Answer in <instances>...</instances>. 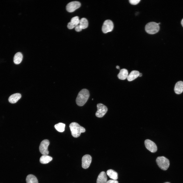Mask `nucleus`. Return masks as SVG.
I'll return each mask as SVG.
<instances>
[{
    "label": "nucleus",
    "mask_w": 183,
    "mask_h": 183,
    "mask_svg": "<svg viewBox=\"0 0 183 183\" xmlns=\"http://www.w3.org/2000/svg\"><path fill=\"white\" fill-rule=\"evenodd\" d=\"M89 96L88 90L85 89H82L79 93L76 100L77 104L79 106L83 105L87 101Z\"/></svg>",
    "instance_id": "nucleus-1"
},
{
    "label": "nucleus",
    "mask_w": 183,
    "mask_h": 183,
    "mask_svg": "<svg viewBox=\"0 0 183 183\" xmlns=\"http://www.w3.org/2000/svg\"><path fill=\"white\" fill-rule=\"evenodd\" d=\"M69 127L72 135L75 138L79 137L81 133L84 132L85 131V128L76 122L71 123Z\"/></svg>",
    "instance_id": "nucleus-2"
},
{
    "label": "nucleus",
    "mask_w": 183,
    "mask_h": 183,
    "mask_svg": "<svg viewBox=\"0 0 183 183\" xmlns=\"http://www.w3.org/2000/svg\"><path fill=\"white\" fill-rule=\"evenodd\" d=\"M160 27L158 23L154 22H151L147 24L145 26L146 32L149 34H153L159 31Z\"/></svg>",
    "instance_id": "nucleus-3"
},
{
    "label": "nucleus",
    "mask_w": 183,
    "mask_h": 183,
    "mask_svg": "<svg viewBox=\"0 0 183 183\" xmlns=\"http://www.w3.org/2000/svg\"><path fill=\"white\" fill-rule=\"evenodd\" d=\"M156 162L159 167L164 170H167L170 165L169 160L164 156L158 157L156 159Z\"/></svg>",
    "instance_id": "nucleus-4"
},
{
    "label": "nucleus",
    "mask_w": 183,
    "mask_h": 183,
    "mask_svg": "<svg viewBox=\"0 0 183 183\" xmlns=\"http://www.w3.org/2000/svg\"><path fill=\"white\" fill-rule=\"evenodd\" d=\"M50 142L48 140H44L41 143L39 147V150L43 155H47L49 154L48 147Z\"/></svg>",
    "instance_id": "nucleus-5"
},
{
    "label": "nucleus",
    "mask_w": 183,
    "mask_h": 183,
    "mask_svg": "<svg viewBox=\"0 0 183 183\" xmlns=\"http://www.w3.org/2000/svg\"><path fill=\"white\" fill-rule=\"evenodd\" d=\"M97 111L96 113V116L99 118L102 117L108 111L106 106L102 103H98L97 105Z\"/></svg>",
    "instance_id": "nucleus-6"
},
{
    "label": "nucleus",
    "mask_w": 183,
    "mask_h": 183,
    "mask_svg": "<svg viewBox=\"0 0 183 183\" xmlns=\"http://www.w3.org/2000/svg\"><path fill=\"white\" fill-rule=\"evenodd\" d=\"M114 27L113 24L111 20H106L103 23L102 27V30L103 33H106L112 31Z\"/></svg>",
    "instance_id": "nucleus-7"
},
{
    "label": "nucleus",
    "mask_w": 183,
    "mask_h": 183,
    "mask_svg": "<svg viewBox=\"0 0 183 183\" xmlns=\"http://www.w3.org/2000/svg\"><path fill=\"white\" fill-rule=\"evenodd\" d=\"M81 6L80 3L77 1L70 2L66 5V9L69 12H72L79 8Z\"/></svg>",
    "instance_id": "nucleus-8"
},
{
    "label": "nucleus",
    "mask_w": 183,
    "mask_h": 183,
    "mask_svg": "<svg viewBox=\"0 0 183 183\" xmlns=\"http://www.w3.org/2000/svg\"><path fill=\"white\" fill-rule=\"evenodd\" d=\"M144 144L146 148L152 152H156L157 148L156 144L152 141L149 139L146 140Z\"/></svg>",
    "instance_id": "nucleus-9"
},
{
    "label": "nucleus",
    "mask_w": 183,
    "mask_h": 183,
    "mask_svg": "<svg viewBox=\"0 0 183 183\" xmlns=\"http://www.w3.org/2000/svg\"><path fill=\"white\" fill-rule=\"evenodd\" d=\"M92 160L91 156L89 155L86 154L82 157V167L84 169L88 168L90 165Z\"/></svg>",
    "instance_id": "nucleus-10"
},
{
    "label": "nucleus",
    "mask_w": 183,
    "mask_h": 183,
    "mask_svg": "<svg viewBox=\"0 0 183 183\" xmlns=\"http://www.w3.org/2000/svg\"><path fill=\"white\" fill-rule=\"evenodd\" d=\"M80 20L78 16H75L72 18L71 21L68 24L67 27L69 29H71L79 24Z\"/></svg>",
    "instance_id": "nucleus-11"
},
{
    "label": "nucleus",
    "mask_w": 183,
    "mask_h": 183,
    "mask_svg": "<svg viewBox=\"0 0 183 183\" xmlns=\"http://www.w3.org/2000/svg\"><path fill=\"white\" fill-rule=\"evenodd\" d=\"M107 177L106 173L102 171L99 174L98 177L97 183H106L107 181Z\"/></svg>",
    "instance_id": "nucleus-12"
},
{
    "label": "nucleus",
    "mask_w": 183,
    "mask_h": 183,
    "mask_svg": "<svg viewBox=\"0 0 183 183\" xmlns=\"http://www.w3.org/2000/svg\"><path fill=\"white\" fill-rule=\"evenodd\" d=\"M174 90L177 94L181 93L183 92V82L181 81L178 82L175 84Z\"/></svg>",
    "instance_id": "nucleus-13"
},
{
    "label": "nucleus",
    "mask_w": 183,
    "mask_h": 183,
    "mask_svg": "<svg viewBox=\"0 0 183 183\" xmlns=\"http://www.w3.org/2000/svg\"><path fill=\"white\" fill-rule=\"evenodd\" d=\"M21 97V95L20 93L14 94L11 95L9 97L8 101L11 103H15L20 99Z\"/></svg>",
    "instance_id": "nucleus-14"
},
{
    "label": "nucleus",
    "mask_w": 183,
    "mask_h": 183,
    "mask_svg": "<svg viewBox=\"0 0 183 183\" xmlns=\"http://www.w3.org/2000/svg\"><path fill=\"white\" fill-rule=\"evenodd\" d=\"M128 74V71L127 69H123L120 70L117 76L119 79L124 80L127 78Z\"/></svg>",
    "instance_id": "nucleus-15"
},
{
    "label": "nucleus",
    "mask_w": 183,
    "mask_h": 183,
    "mask_svg": "<svg viewBox=\"0 0 183 183\" xmlns=\"http://www.w3.org/2000/svg\"><path fill=\"white\" fill-rule=\"evenodd\" d=\"M139 72L137 70L132 71L128 75L127 79L129 81H132L139 77Z\"/></svg>",
    "instance_id": "nucleus-16"
},
{
    "label": "nucleus",
    "mask_w": 183,
    "mask_h": 183,
    "mask_svg": "<svg viewBox=\"0 0 183 183\" xmlns=\"http://www.w3.org/2000/svg\"><path fill=\"white\" fill-rule=\"evenodd\" d=\"M23 55L21 53L18 52L14 55L13 57V62L16 64H18L22 62L23 59Z\"/></svg>",
    "instance_id": "nucleus-17"
},
{
    "label": "nucleus",
    "mask_w": 183,
    "mask_h": 183,
    "mask_svg": "<svg viewBox=\"0 0 183 183\" xmlns=\"http://www.w3.org/2000/svg\"><path fill=\"white\" fill-rule=\"evenodd\" d=\"M106 174L109 177L114 180H117L118 178L117 173L112 169H109L106 172Z\"/></svg>",
    "instance_id": "nucleus-18"
},
{
    "label": "nucleus",
    "mask_w": 183,
    "mask_h": 183,
    "mask_svg": "<svg viewBox=\"0 0 183 183\" xmlns=\"http://www.w3.org/2000/svg\"><path fill=\"white\" fill-rule=\"evenodd\" d=\"M52 160L51 157L47 155H43L40 159V162L43 164L48 163Z\"/></svg>",
    "instance_id": "nucleus-19"
},
{
    "label": "nucleus",
    "mask_w": 183,
    "mask_h": 183,
    "mask_svg": "<svg viewBox=\"0 0 183 183\" xmlns=\"http://www.w3.org/2000/svg\"><path fill=\"white\" fill-rule=\"evenodd\" d=\"M26 183H38L37 178L32 174L28 175L26 178Z\"/></svg>",
    "instance_id": "nucleus-20"
},
{
    "label": "nucleus",
    "mask_w": 183,
    "mask_h": 183,
    "mask_svg": "<svg viewBox=\"0 0 183 183\" xmlns=\"http://www.w3.org/2000/svg\"><path fill=\"white\" fill-rule=\"evenodd\" d=\"M79 25L81 29H85L88 26V22L87 20L85 18H81L80 21Z\"/></svg>",
    "instance_id": "nucleus-21"
},
{
    "label": "nucleus",
    "mask_w": 183,
    "mask_h": 183,
    "mask_svg": "<svg viewBox=\"0 0 183 183\" xmlns=\"http://www.w3.org/2000/svg\"><path fill=\"white\" fill-rule=\"evenodd\" d=\"M65 125L62 123H59L54 126L55 129L58 131L62 132L65 130Z\"/></svg>",
    "instance_id": "nucleus-22"
},
{
    "label": "nucleus",
    "mask_w": 183,
    "mask_h": 183,
    "mask_svg": "<svg viewBox=\"0 0 183 183\" xmlns=\"http://www.w3.org/2000/svg\"><path fill=\"white\" fill-rule=\"evenodd\" d=\"M140 1V0H129V2L131 4L135 5L138 4Z\"/></svg>",
    "instance_id": "nucleus-23"
},
{
    "label": "nucleus",
    "mask_w": 183,
    "mask_h": 183,
    "mask_svg": "<svg viewBox=\"0 0 183 183\" xmlns=\"http://www.w3.org/2000/svg\"><path fill=\"white\" fill-rule=\"evenodd\" d=\"M106 183H118V182L116 180H110L107 181Z\"/></svg>",
    "instance_id": "nucleus-24"
},
{
    "label": "nucleus",
    "mask_w": 183,
    "mask_h": 183,
    "mask_svg": "<svg viewBox=\"0 0 183 183\" xmlns=\"http://www.w3.org/2000/svg\"><path fill=\"white\" fill-rule=\"evenodd\" d=\"M75 29L76 31L77 32H80L82 30V29L80 27L79 25L75 27Z\"/></svg>",
    "instance_id": "nucleus-25"
},
{
    "label": "nucleus",
    "mask_w": 183,
    "mask_h": 183,
    "mask_svg": "<svg viewBox=\"0 0 183 183\" xmlns=\"http://www.w3.org/2000/svg\"><path fill=\"white\" fill-rule=\"evenodd\" d=\"M181 23L183 27V18L181 20Z\"/></svg>",
    "instance_id": "nucleus-26"
},
{
    "label": "nucleus",
    "mask_w": 183,
    "mask_h": 183,
    "mask_svg": "<svg viewBox=\"0 0 183 183\" xmlns=\"http://www.w3.org/2000/svg\"><path fill=\"white\" fill-rule=\"evenodd\" d=\"M142 76V74L141 73H140L139 77H141Z\"/></svg>",
    "instance_id": "nucleus-27"
},
{
    "label": "nucleus",
    "mask_w": 183,
    "mask_h": 183,
    "mask_svg": "<svg viewBox=\"0 0 183 183\" xmlns=\"http://www.w3.org/2000/svg\"><path fill=\"white\" fill-rule=\"evenodd\" d=\"M116 68L117 69H119V67L118 66H117L116 67Z\"/></svg>",
    "instance_id": "nucleus-28"
}]
</instances>
